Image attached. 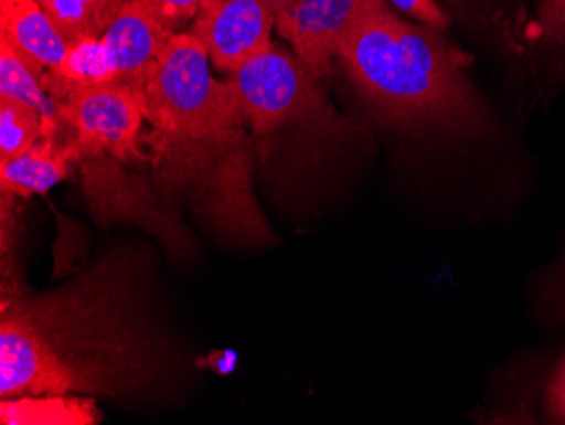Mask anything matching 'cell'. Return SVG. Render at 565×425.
Masks as SVG:
<instances>
[{
	"mask_svg": "<svg viewBox=\"0 0 565 425\" xmlns=\"http://www.w3.org/2000/svg\"><path fill=\"white\" fill-rule=\"evenodd\" d=\"M388 8L384 0H294L276 14L279 36L295 55L323 78L332 73V59L364 19Z\"/></svg>",
	"mask_w": 565,
	"mask_h": 425,
	"instance_id": "6",
	"label": "cell"
},
{
	"mask_svg": "<svg viewBox=\"0 0 565 425\" xmlns=\"http://www.w3.org/2000/svg\"><path fill=\"white\" fill-rule=\"evenodd\" d=\"M0 38L43 73L56 72L70 50L38 0H0Z\"/></svg>",
	"mask_w": 565,
	"mask_h": 425,
	"instance_id": "9",
	"label": "cell"
},
{
	"mask_svg": "<svg viewBox=\"0 0 565 425\" xmlns=\"http://www.w3.org/2000/svg\"><path fill=\"white\" fill-rule=\"evenodd\" d=\"M98 412L90 396L28 395L4 399L0 404L2 425H90Z\"/></svg>",
	"mask_w": 565,
	"mask_h": 425,
	"instance_id": "12",
	"label": "cell"
},
{
	"mask_svg": "<svg viewBox=\"0 0 565 425\" xmlns=\"http://www.w3.org/2000/svg\"><path fill=\"white\" fill-rule=\"evenodd\" d=\"M145 116L151 131L142 142L163 192L228 243H269L236 88L212 75L207 50L189 31L171 36L146 78Z\"/></svg>",
	"mask_w": 565,
	"mask_h": 425,
	"instance_id": "2",
	"label": "cell"
},
{
	"mask_svg": "<svg viewBox=\"0 0 565 425\" xmlns=\"http://www.w3.org/2000/svg\"><path fill=\"white\" fill-rule=\"evenodd\" d=\"M78 155L72 142L43 138L19 157L0 163V189L15 196H33L47 192L68 179Z\"/></svg>",
	"mask_w": 565,
	"mask_h": 425,
	"instance_id": "10",
	"label": "cell"
},
{
	"mask_svg": "<svg viewBox=\"0 0 565 425\" xmlns=\"http://www.w3.org/2000/svg\"><path fill=\"white\" fill-rule=\"evenodd\" d=\"M276 15L265 0H202L189 33L218 72L231 73L273 46Z\"/></svg>",
	"mask_w": 565,
	"mask_h": 425,
	"instance_id": "7",
	"label": "cell"
},
{
	"mask_svg": "<svg viewBox=\"0 0 565 425\" xmlns=\"http://www.w3.org/2000/svg\"><path fill=\"white\" fill-rule=\"evenodd\" d=\"M43 72L22 59L21 53L0 38V97L14 98L33 107L44 123V138H62L65 132L63 104L43 87Z\"/></svg>",
	"mask_w": 565,
	"mask_h": 425,
	"instance_id": "11",
	"label": "cell"
},
{
	"mask_svg": "<svg viewBox=\"0 0 565 425\" xmlns=\"http://www.w3.org/2000/svg\"><path fill=\"white\" fill-rule=\"evenodd\" d=\"M266 6L275 12V15L281 11L282 8H287L288 4H291L294 0H265Z\"/></svg>",
	"mask_w": 565,
	"mask_h": 425,
	"instance_id": "20",
	"label": "cell"
},
{
	"mask_svg": "<svg viewBox=\"0 0 565 425\" xmlns=\"http://www.w3.org/2000/svg\"><path fill=\"white\" fill-rule=\"evenodd\" d=\"M247 128L268 141L281 132L335 136L348 131V123L335 113L320 78L287 47L273 44L231 73Z\"/></svg>",
	"mask_w": 565,
	"mask_h": 425,
	"instance_id": "4",
	"label": "cell"
},
{
	"mask_svg": "<svg viewBox=\"0 0 565 425\" xmlns=\"http://www.w3.org/2000/svg\"><path fill=\"white\" fill-rule=\"evenodd\" d=\"M63 104L66 141L82 160L148 161L142 153L145 91L124 84L73 88Z\"/></svg>",
	"mask_w": 565,
	"mask_h": 425,
	"instance_id": "5",
	"label": "cell"
},
{
	"mask_svg": "<svg viewBox=\"0 0 565 425\" xmlns=\"http://www.w3.org/2000/svg\"><path fill=\"white\" fill-rule=\"evenodd\" d=\"M63 40L72 44L98 40L129 0H38Z\"/></svg>",
	"mask_w": 565,
	"mask_h": 425,
	"instance_id": "13",
	"label": "cell"
},
{
	"mask_svg": "<svg viewBox=\"0 0 565 425\" xmlns=\"http://www.w3.org/2000/svg\"><path fill=\"white\" fill-rule=\"evenodd\" d=\"M171 33H182L190 26L202 0H138Z\"/></svg>",
	"mask_w": 565,
	"mask_h": 425,
	"instance_id": "18",
	"label": "cell"
},
{
	"mask_svg": "<svg viewBox=\"0 0 565 425\" xmlns=\"http://www.w3.org/2000/svg\"><path fill=\"white\" fill-rule=\"evenodd\" d=\"M390 2L425 26L439 31L449 28L450 15L435 0H390Z\"/></svg>",
	"mask_w": 565,
	"mask_h": 425,
	"instance_id": "19",
	"label": "cell"
},
{
	"mask_svg": "<svg viewBox=\"0 0 565 425\" xmlns=\"http://www.w3.org/2000/svg\"><path fill=\"white\" fill-rule=\"evenodd\" d=\"M535 312L555 326H565V249L535 285Z\"/></svg>",
	"mask_w": 565,
	"mask_h": 425,
	"instance_id": "15",
	"label": "cell"
},
{
	"mask_svg": "<svg viewBox=\"0 0 565 425\" xmlns=\"http://www.w3.org/2000/svg\"><path fill=\"white\" fill-rule=\"evenodd\" d=\"M536 405L541 412V421L565 424V351L545 371Z\"/></svg>",
	"mask_w": 565,
	"mask_h": 425,
	"instance_id": "16",
	"label": "cell"
},
{
	"mask_svg": "<svg viewBox=\"0 0 565 425\" xmlns=\"http://www.w3.org/2000/svg\"><path fill=\"white\" fill-rule=\"evenodd\" d=\"M173 34L138 0H129L100 38L119 84L145 91L146 78L160 62Z\"/></svg>",
	"mask_w": 565,
	"mask_h": 425,
	"instance_id": "8",
	"label": "cell"
},
{
	"mask_svg": "<svg viewBox=\"0 0 565 425\" xmlns=\"http://www.w3.org/2000/svg\"><path fill=\"white\" fill-rule=\"evenodd\" d=\"M44 136L43 119L33 107L0 97V163L24 153Z\"/></svg>",
	"mask_w": 565,
	"mask_h": 425,
	"instance_id": "14",
	"label": "cell"
},
{
	"mask_svg": "<svg viewBox=\"0 0 565 425\" xmlns=\"http://www.w3.org/2000/svg\"><path fill=\"white\" fill-rule=\"evenodd\" d=\"M535 40L548 50H565V0H541Z\"/></svg>",
	"mask_w": 565,
	"mask_h": 425,
	"instance_id": "17",
	"label": "cell"
},
{
	"mask_svg": "<svg viewBox=\"0 0 565 425\" xmlns=\"http://www.w3.org/2000/svg\"><path fill=\"white\" fill-rule=\"evenodd\" d=\"M339 59L367 103L396 128L457 136L490 129L465 56L439 30L409 24L386 8L361 22Z\"/></svg>",
	"mask_w": 565,
	"mask_h": 425,
	"instance_id": "3",
	"label": "cell"
},
{
	"mask_svg": "<svg viewBox=\"0 0 565 425\" xmlns=\"http://www.w3.org/2000/svg\"><path fill=\"white\" fill-rule=\"evenodd\" d=\"M139 259L110 253L53 290L2 281L0 396L158 395L177 353Z\"/></svg>",
	"mask_w": 565,
	"mask_h": 425,
	"instance_id": "1",
	"label": "cell"
}]
</instances>
